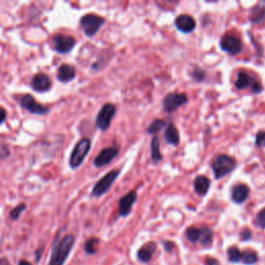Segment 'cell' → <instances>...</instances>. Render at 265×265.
Here are the masks:
<instances>
[{"label":"cell","mask_w":265,"mask_h":265,"mask_svg":"<svg viewBox=\"0 0 265 265\" xmlns=\"http://www.w3.org/2000/svg\"><path fill=\"white\" fill-rule=\"evenodd\" d=\"M76 237L73 234H67L59 238V234L53 242L51 256L48 265H65L67 259L75 245Z\"/></svg>","instance_id":"6da1fadb"},{"label":"cell","mask_w":265,"mask_h":265,"mask_svg":"<svg viewBox=\"0 0 265 265\" xmlns=\"http://www.w3.org/2000/svg\"><path fill=\"white\" fill-rule=\"evenodd\" d=\"M211 170L214 172V176L216 179H221L227 176L232 171H234L236 168V161L234 157H232L228 154H218L211 161Z\"/></svg>","instance_id":"7a4b0ae2"},{"label":"cell","mask_w":265,"mask_h":265,"mask_svg":"<svg viewBox=\"0 0 265 265\" xmlns=\"http://www.w3.org/2000/svg\"><path fill=\"white\" fill-rule=\"evenodd\" d=\"M120 174V169H113V170L106 173L101 179H99L97 183L94 184L90 196L93 198H100L107 194L113 184L116 182Z\"/></svg>","instance_id":"3957f363"},{"label":"cell","mask_w":265,"mask_h":265,"mask_svg":"<svg viewBox=\"0 0 265 265\" xmlns=\"http://www.w3.org/2000/svg\"><path fill=\"white\" fill-rule=\"evenodd\" d=\"M90 148H91V141L89 138H82V139H80L75 144L69 160V164L72 169H77L81 166L83 161L85 160V157L89 153Z\"/></svg>","instance_id":"277c9868"},{"label":"cell","mask_w":265,"mask_h":265,"mask_svg":"<svg viewBox=\"0 0 265 265\" xmlns=\"http://www.w3.org/2000/svg\"><path fill=\"white\" fill-rule=\"evenodd\" d=\"M105 22L106 20L104 17L99 16L97 14L89 13L82 16L79 23L84 35L87 38H92L99 33Z\"/></svg>","instance_id":"5b68a950"},{"label":"cell","mask_w":265,"mask_h":265,"mask_svg":"<svg viewBox=\"0 0 265 265\" xmlns=\"http://www.w3.org/2000/svg\"><path fill=\"white\" fill-rule=\"evenodd\" d=\"M115 114H116L115 105L111 103L104 104L97 115V118H95V126L102 132L109 130Z\"/></svg>","instance_id":"8992f818"},{"label":"cell","mask_w":265,"mask_h":265,"mask_svg":"<svg viewBox=\"0 0 265 265\" xmlns=\"http://www.w3.org/2000/svg\"><path fill=\"white\" fill-rule=\"evenodd\" d=\"M19 105L21 106V108H23L24 110L28 111L31 114L38 115V116H44L47 115L50 112V108L47 106L38 103L33 95L31 94H23L19 100Z\"/></svg>","instance_id":"52a82bcc"},{"label":"cell","mask_w":265,"mask_h":265,"mask_svg":"<svg viewBox=\"0 0 265 265\" xmlns=\"http://www.w3.org/2000/svg\"><path fill=\"white\" fill-rule=\"evenodd\" d=\"M189 102L187 93L182 92H169L167 93L162 102L163 109L166 113L171 114L175 112L179 107L186 105Z\"/></svg>","instance_id":"ba28073f"},{"label":"cell","mask_w":265,"mask_h":265,"mask_svg":"<svg viewBox=\"0 0 265 265\" xmlns=\"http://www.w3.org/2000/svg\"><path fill=\"white\" fill-rule=\"evenodd\" d=\"M234 85L238 90L250 88L252 93L255 94L260 93L263 90L262 84L255 77H252L246 72H239L237 74V78L235 80Z\"/></svg>","instance_id":"9c48e42d"},{"label":"cell","mask_w":265,"mask_h":265,"mask_svg":"<svg viewBox=\"0 0 265 265\" xmlns=\"http://www.w3.org/2000/svg\"><path fill=\"white\" fill-rule=\"evenodd\" d=\"M52 45L54 51L59 54H67L76 46V39L69 35L56 34L52 38Z\"/></svg>","instance_id":"30bf717a"},{"label":"cell","mask_w":265,"mask_h":265,"mask_svg":"<svg viewBox=\"0 0 265 265\" xmlns=\"http://www.w3.org/2000/svg\"><path fill=\"white\" fill-rule=\"evenodd\" d=\"M220 47L223 51L230 55H237L242 50V43L237 37L227 34L222 37L220 40Z\"/></svg>","instance_id":"8fae6325"},{"label":"cell","mask_w":265,"mask_h":265,"mask_svg":"<svg viewBox=\"0 0 265 265\" xmlns=\"http://www.w3.org/2000/svg\"><path fill=\"white\" fill-rule=\"evenodd\" d=\"M118 154H119V147L118 146H111V147L103 148V150L97 154V156L94 157L93 165L97 168L107 166Z\"/></svg>","instance_id":"7c38bea8"},{"label":"cell","mask_w":265,"mask_h":265,"mask_svg":"<svg viewBox=\"0 0 265 265\" xmlns=\"http://www.w3.org/2000/svg\"><path fill=\"white\" fill-rule=\"evenodd\" d=\"M138 198V193L136 189H132L131 192L122 196L118 201V214L120 217H128L131 213L134 204Z\"/></svg>","instance_id":"4fadbf2b"},{"label":"cell","mask_w":265,"mask_h":265,"mask_svg":"<svg viewBox=\"0 0 265 265\" xmlns=\"http://www.w3.org/2000/svg\"><path fill=\"white\" fill-rule=\"evenodd\" d=\"M30 86L38 93H45L52 88V81L45 73H38L31 78Z\"/></svg>","instance_id":"5bb4252c"},{"label":"cell","mask_w":265,"mask_h":265,"mask_svg":"<svg viewBox=\"0 0 265 265\" xmlns=\"http://www.w3.org/2000/svg\"><path fill=\"white\" fill-rule=\"evenodd\" d=\"M174 25L183 34H190L196 29L197 22L193 16L188 14L178 15L174 21Z\"/></svg>","instance_id":"9a60e30c"},{"label":"cell","mask_w":265,"mask_h":265,"mask_svg":"<svg viewBox=\"0 0 265 265\" xmlns=\"http://www.w3.org/2000/svg\"><path fill=\"white\" fill-rule=\"evenodd\" d=\"M250 195V188L245 184H237L231 189V199L236 204L246 202Z\"/></svg>","instance_id":"2e32d148"},{"label":"cell","mask_w":265,"mask_h":265,"mask_svg":"<svg viewBox=\"0 0 265 265\" xmlns=\"http://www.w3.org/2000/svg\"><path fill=\"white\" fill-rule=\"evenodd\" d=\"M76 68L69 65V63H62L58 67L56 78L61 83H69L76 78Z\"/></svg>","instance_id":"e0dca14e"},{"label":"cell","mask_w":265,"mask_h":265,"mask_svg":"<svg viewBox=\"0 0 265 265\" xmlns=\"http://www.w3.org/2000/svg\"><path fill=\"white\" fill-rule=\"evenodd\" d=\"M155 252L156 243L154 241H148L137 251V259L142 263H148L151 261Z\"/></svg>","instance_id":"ac0fdd59"},{"label":"cell","mask_w":265,"mask_h":265,"mask_svg":"<svg viewBox=\"0 0 265 265\" xmlns=\"http://www.w3.org/2000/svg\"><path fill=\"white\" fill-rule=\"evenodd\" d=\"M193 186H194L196 194L199 195L200 197H204L208 193L211 183H210V179L207 176L198 175L194 179Z\"/></svg>","instance_id":"d6986e66"},{"label":"cell","mask_w":265,"mask_h":265,"mask_svg":"<svg viewBox=\"0 0 265 265\" xmlns=\"http://www.w3.org/2000/svg\"><path fill=\"white\" fill-rule=\"evenodd\" d=\"M164 139L165 141L173 146H178L180 143V134L176 125L174 123H170L167 125L164 132Z\"/></svg>","instance_id":"ffe728a7"},{"label":"cell","mask_w":265,"mask_h":265,"mask_svg":"<svg viewBox=\"0 0 265 265\" xmlns=\"http://www.w3.org/2000/svg\"><path fill=\"white\" fill-rule=\"evenodd\" d=\"M151 158L153 163H160L163 161V154L161 152V143L158 136H153L151 141Z\"/></svg>","instance_id":"44dd1931"},{"label":"cell","mask_w":265,"mask_h":265,"mask_svg":"<svg viewBox=\"0 0 265 265\" xmlns=\"http://www.w3.org/2000/svg\"><path fill=\"white\" fill-rule=\"evenodd\" d=\"M202 247H211L214 242V232L209 227H200V237L198 241Z\"/></svg>","instance_id":"7402d4cb"},{"label":"cell","mask_w":265,"mask_h":265,"mask_svg":"<svg viewBox=\"0 0 265 265\" xmlns=\"http://www.w3.org/2000/svg\"><path fill=\"white\" fill-rule=\"evenodd\" d=\"M250 21L253 24H259L263 22L265 19V6L259 4L253 7L250 12Z\"/></svg>","instance_id":"603a6c76"},{"label":"cell","mask_w":265,"mask_h":265,"mask_svg":"<svg viewBox=\"0 0 265 265\" xmlns=\"http://www.w3.org/2000/svg\"><path fill=\"white\" fill-rule=\"evenodd\" d=\"M99 245L100 239L98 237H90L84 243V252H85L87 255H94V254L98 252Z\"/></svg>","instance_id":"cb8c5ba5"},{"label":"cell","mask_w":265,"mask_h":265,"mask_svg":"<svg viewBox=\"0 0 265 265\" xmlns=\"http://www.w3.org/2000/svg\"><path fill=\"white\" fill-rule=\"evenodd\" d=\"M258 260H259V257L255 251H252V250L242 251L241 262L245 265H254L258 262Z\"/></svg>","instance_id":"d4e9b609"},{"label":"cell","mask_w":265,"mask_h":265,"mask_svg":"<svg viewBox=\"0 0 265 265\" xmlns=\"http://www.w3.org/2000/svg\"><path fill=\"white\" fill-rule=\"evenodd\" d=\"M164 128H167L166 126V121L164 119H160L156 118L153 121H151L150 123V125L147 126L146 129V133L151 134V135H155L160 131H162Z\"/></svg>","instance_id":"484cf974"},{"label":"cell","mask_w":265,"mask_h":265,"mask_svg":"<svg viewBox=\"0 0 265 265\" xmlns=\"http://www.w3.org/2000/svg\"><path fill=\"white\" fill-rule=\"evenodd\" d=\"M241 256H242V251H240L235 246H232L227 250V257L230 263L241 262Z\"/></svg>","instance_id":"4316f807"},{"label":"cell","mask_w":265,"mask_h":265,"mask_svg":"<svg viewBox=\"0 0 265 265\" xmlns=\"http://www.w3.org/2000/svg\"><path fill=\"white\" fill-rule=\"evenodd\" d=\"M186 236L188 238V240L190 243H196L199 241V237H200V227H195V226H190L189 228H187L186 230Z\"/></svg>","instance_id":"83f0119b"},{"label":"cell","mask_w":265,"mask_h":265,"mask_svg":"<svg viewBox=\"0 0 265 265\" xmlns=\"http://www.w3.org/2000/svg\"><path fill=\"white\" fill-rule=\"evenodd\" d=\"M189 76L195 82L201 83V82H203L206 78V72L202 68L194 67L192 72H190V74H189Z\"/></svg>","instance_id":"f1b7e54d"},{"label":"cell","mask_w":265,"mask_h":265,"mask_svg":"<svg viewBox=\"0 0 265 265\" xmlns=\"http://www.w3.org/2000/svg\"><path fill=\"white\" fill-rule=\"evenodd\" d=\"M25 209H26V204L25 203L18 204L16 207H14L12 210H10L9 219L12 221L19 220V218L21 217V215H22L23 211H25Z\"/></svg>","instance_id":"f546056e"},{"label":"cell","mask_w":265,"mask_h":265,"mask_svg":"<svg viewBox=\"0 0 265 265\" xmlns=\"http://www.w3.org/2000/svg\"><path fill=\"white\" fill-rule=\"evenodd\" d=\"M254 224L260 229H265V207L257 214L255 220H254Z\"/></svg>","instance_id":"4dcf8cb0"},{"label":"cell","mask_w":265,"mask_h":265,"mask_svg":"<svg viewBox=\"0 0 265 265\" xmlns=\"http://www.w3.org/2000/svg\"><path fill=\"white\" fill-rule=\"evenodd\" d=\"M239 236H240V239L242 241H248V240L252 239L253 233L249 228H243L239 233Z\"/></svg>","instance_id":"1f68e13d"},{"label":"cell","mask_w":265,"mask_h":265,"mask_svg":"<svg viewBox=\"0 0 265 265\" xmlns=\"http://www.w3.org/2000/svg\"><path fill=\"white\" fill-rule=\"evenodd\" d=\"M256 146L264 148L265 147V131L258 132L256 135Z\"/></svg>","instance_id":"d6a6232c"},{"label":"cell","mask_w":265,"mask_h":265,"mask_svg":"<svg viewBox=\"0 0 265 265\" xmlns=\"http://www.w3.org/2000/svg\"><path fill=\"white\" fill-rule=\"evenodd\" d=\"M163 248L165 250V252L167 253H172V251L175 248V243L171 240H164L163 241Z\"/></svg>","instance_id":"836d02e7"},{"label":"cell","mask_w":265,"mask_h":265,"mask_svg":"<svg viewBox=\"0 0 265 265\" xmlns=\"http://www.w3.org/2000/svg\"><path fill=\"white\" fill-rule=\"evenodd\" d=\"M44 250H45V247L43 246V247L38 248V249L35 251V261H36V263H39L41 257H43Z\"/></svg>","instance_id":"e575fe53"},{"label":"cell","mask_w":265,"mask_h":265,"mask_svg":"<svg viewBox=\"0 0 265 265\" xmlns=\"http://www.w3.org/2000/svg\"><path fill=\"white\" fill-rule=\"evenodd\" d=\"M204 264L205 265H221L220 261L214 257H206Z\"/></svg>","instance_id":"d590c367"},{"label":"cell","mask_w":265,"mask_h":265,"mask_svg":"<svg viewBox=\"0 0 265 265\" xmlns=\"http://www.w3.org/2000/svg\"><path fill=\"white\" fill-rule=\"evenodd\" d=\"M0 155H1L2 160H4V158H6V157H8L10 155L9 150H8V148L4 144L1 145V153H0Z\"/></svg>","instance_id":"8d00e7d4"},{"label":"cell","mask_w":265,"mask_h":265,"mask_svg":"<svg viewBox=\"0 0 265 265\" xmlns=\"http://www.w3.org/2000/svg\"><path fill=\"white\" fill-rule=\"evenodd\" d=\"M0 113H1V120H0V123L3 124L6 119V110L3 107H1L0 108Z\"/></svg>","instance_id":"74e56055"},{"label":"cell","mask_w":265,"mask_h":265,"mask_svg":"<svg viewBox=\"0 0 265 265\" xmlns=\"http://www.w3.org/2000/svg\"><path fill=\"white\" fill-rule=\"evenodd\" d=\"M0 265H9V262H8L7 258L2 257L1 260H0Z\"/></svg>","instance_id":"f35d334b"},{"label":"cell","mask_w":265,"mask_h":265,"mask_svg":"<svg viewBox=\"0 0 265 265\" xmlns=\"http://www.w3.org/2000/svg\"><path fill=\"white\" fill-rule=\"evenodd\" d=\"M18 265H33V264H31V263H30L29 261H27V260L22 259V260H20V261H19Z\"/></svg>","instance_id":"ab89813d"}]
</instances>
